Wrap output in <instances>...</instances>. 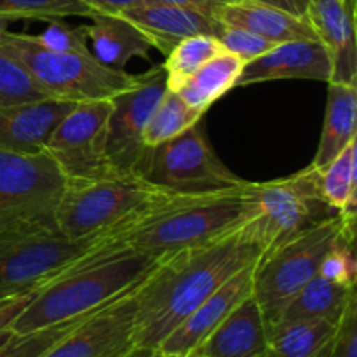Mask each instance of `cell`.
Instances as JSON below:
<instances>
[{
    "label": "cell",
    "mask_w": 357,
    "mask_h": 357,
    "mask_svg": "<svg viewBox=\"0 0 357 357\" xmlns=\"http://www.w3.org/2000/svg\"><path fill=\"white\" fill-rule=\"evenodd\" d=\"M66 178L45 150L20 153L0 149V234L52 229Z\"/></svg>",
    "instance_id": "ba28073f"
},
{
    "label": "cell",
    "mask_w": 357,
    "mask_h": 357,
    "mask_svg": "<svg viewBox=\"0 0 357 357\" xmlns=\"http://www.w3.org/2000/svg\"><path fill=\"white\" fill-rule=\"evenodd\" d=\"M257 264H251L223 282L215 293L208 296L166 340L159 351L171 357L185 356L194 352L208 335L253 293V274Z\"/></svg>",
    "instance_id": "9a60e30c"
},
{
    "label": "cell",
    "mask_w": 357,
    "mask_h": 357,
    "mask_svg": "<svg viewBox=\"0 0 357 357\" xmlns=\"http://www.w3.org/2000/svg\"><path fill=\"white\" fill-rule=\"evenodd\" d=\"M45 98L51 96L33 75L20 61L0 51V108L33 103Z\"/></svg>",
    "instance_id": "f1b7e54d"
},
{
    "label": "cell",
    "mask_w": 357,
    "mask_h": 357,
    "mask_svg": "<svg viewBox=\"0 0 357 357\" xmlns=\"http://www.w3.org/2000/svg\"><path fill=\"white\" fill-rule=\"evenodd\" d=\"M166 91V70L164 65H157L149 72L136 75L135 84L129 89L112 98L105 131V153L112 169L117 173L135 171L136 162L145 150L143 132Z\"/></svg>",
    "instance_id": "8fae6325"
},
{
    "label": "cell",
    "mask_w": 357,
    "mask_h": 357,
    "mask_svg": "<svg viewBox=\"0 0 357 357\" xmlns=\"http://www.w3.org/2000/svg\"><path fill=\"white\" fill-rule=\"evenodd\" d=\"M160 260L121 244H94L82 258L37 289L10 333H30L101 309L131 291Z\"/></svg>",
    "instance_id": "3957f363"
},
{
    "label": "cell",
    "mask_w": 357,
    "mask_h": 357,
    "mask_svg": "<svg viewBox=\"0 0 357 357\" xmlns=\"http://www.w3.org/2000/svg\"><path fill=\"white\" fill-rule=\"evenodd\" d=\"M356 139L349 143L321 173V194L338 215L356 218Z\"/></svg>",
    "instance_id": "484cf974"
},
{
    "label": "cell",
    "mask_w": 357,
    "mask_h": 357,
    "mask_svg": "<svg viewBox=\"0 0 357 357\" xmlns=\"http://www.w3.org/2000/svg\"><path fill=\"white\" fill-rule=\"evenodd\" d=\"M119 357H171L164 352H160L159 349H145V347H131L128 352H124Z\"/></svg>",
    "instance_id": "f35d334b"
},
{
    "label": "cell",
    "mask_w": 357,
    "mask_h": 357,
    "mask_svg": "<svg viewBox=\"0 0 357 357\" xmlns=\"http://www.w3.org/2000/svg\"><path fill=\"white\" fill-rule=\"evenodd\" d=\"M35 293H37V289L26 293V295H21L16 296V298L0 302V342L10 333V328H13L16 317L23 312V309L30 303V300L33 298Z\"/></svg>",
    "instance_id": "e575fe53"
},
{
    "label": "cell",
    "mask_w": 357,
    "mask_h": 357,
    "mask_svg": "<svg viewBox=\"0 0 357 357\" xmlns=\"http://www.w3.org/2000/svg\"><path fill=\"white\" fill-rule=\"evenodd\" d=\"M159 192L136 173L114 171L66 180L56 208V225L68 239H87L115 227Z\"/></svg>",
    "instance_id": "52a82bcc"
},
{
    "label": "cell",
    "mask_w": 357,
    "mask_h": 357,
    "mask_svg": "<svg viewBox=\"0 0 357 357\" xmlns=\"http://www.w3.org/2000/svg\"><path fill=\"white\" fill-rule=\"evenodd\" d=\"M267 349V324L257 300L250 295L194 352L204 357H260Z\"/></svg>",
    "instance_id": "d6986e66"
},
{
    "label": "cell",
    "mask_w": 357,
    "mask_h": 357,
    "mask_svg": "<svg viewBox=\"0 0 357 357\" xmlns=\"http://www.w3.org/2000/svg\"><path fill=\"white\" fill-rule=\"evenodd\" d=\"M357 129V84L328 82L326 112L319 146L312 166L326 167L345 146L356 139Z\"/></svg>",
    "instance_id": "7402d4cb"
},
{
    "label": "cell",
    "mask_w": 357,
    "mask_h": 357,
    "mask_svg": "<svg viewBox=\"0 0 357 357\" xmlns=\"http://www.w3.org/2000/svg\"><path fill=\"white\" fill-rule=\"evenodd\" d=\"M356 0H309L307 20L331 58L330 82L357 84Z\"/></svg>",
    "instance_id": "2e32d148"
},
{
    "label": "cell",
    "mask_w": 357,
    "mask_h": 357,
    "mask_svg": "<svg viewBox=\"0 0 357 357\" xmlns=\"http://www.w3.org/2000/svg\"><path fill=\"white\" fill-rule=\"evenodd\" d=\"M87 316L89 314L30 333H9L0 342V357H42Z\"/></svg>",
    "instance_id": "4dcf8cb0"
},
{
    "label": "cell",
    "mask_w": 357,
    "mask_h": 357,
    "mask_svg": "<svg viewBox=\"0 0 357 357\" xmlns=\"http://www.w3.org/2000/svg\"><path fill=\"white\" fill-rule=\"evenodd\" d=\"M178 357H204V356L197 354V352H188V354H185V356H178Z\"/></svg>",
    "instance_id": "60d3db41"
},
{
    "label": "cell",
    "mask_w": 357,
    "mask_h": 357,
    "mask_svg": "<svg viewBox=\"0 0 357 357\" xmlns=\"http://www.w3.org/2000/svg\"><path fill=\"white\" fill-rule=\"evenodd\" d=\"M356 296V288H347L316 275L293 296L278 323L296 319H328L338 323Z\"/></svg>",
    "instance_id": "cb8c5ba5"
},
{
    "label": "cell",
    "mask_w": 357,
    "mask_h": 357,
    "mask_svg": "<svg viewBox=\"0 0 357 357\" xmlns=\"http://www.w3.org/2000/svg\"><path fill=\"white\" fill-rule=\"evenodd\" d=\"M143 2L171 3V6L188 7V9L199 10V13H204V14H208V16L213 17L220 7L225 6V3H229V2H234V0H143Z\"/></svg>",
    "instance_id": "d590c367"
},
{
    "label": "cell",
    "mask_w": 357,
    "mask_h": 357,
    "mask_svg": "<svg viewBox=\"0 0 357 357\" xmlns=\"http://www.w3.org/2000/svg\"><path fill=\"white\" fill-rule=\"evenodd\" d=\"M75 105V101L45 98L0 108V149L20 153L42 152L58 122Z\"/></svg>",
    "instance_id": "ac0fdd59"
},
{
    "label": "cell",
    "mask_w": 357,
    "mask_h": 357,
    "mask_svg": "<svg viewBox=\"0 0 357 357\" xmlns=\"http://www.w3.org/2000/svg\"><path fill=\"white\" fill-rule=\"evenodd\" d=\"M338 323L328 319H296L268 328L271 357H328Z\"/></svg>",
    "instance_id": "603a6c76"
},
{
    "label": "cell",
    "mask_w": 357,
    "mask_h": 357,
    "mask_svg": "<svg viewBox=\"0 0 357 357\" xmlns=\"http://www.w3.org/2000/svg\"><path fill=\"white\" fill-rule=\"evenodd\" d=\"M255 2L274 6L278 9H282L300 17H307V9H309V0H255Z\"/></svg>",
    "instance_id": "74e56055"
},
{
    "label": "cell",
    "mask_w": 357,
    "mask_h": 357,
    "mask_svg": "<svg viewBox=\"0 0 357 357\" xmlns=\"http://www.w3.org/2000/svg\"><path fill=\"white\" fill-rule=\"evenodd\" d=\"M9 23H13V20L0 14V37H2V35L7 31V28H9Z\"/></svg>",
    "instance_id": "ab89813d"
},
{
    "label": "cell",
    "mask_w": 357,
    "mask_h": 357,
    "mask_svg": "<svg viewBox=\"0 0 357 357\" xmlns=\"http://www.w3.org/2000/svg\"><path fill=\"white\" fill-rule=\"evenodd\" d=\"M216 21L225 26L243 28L267 40L282 44L293 40H317L307 17L295 16L274 6L255 0H234L215 13Z\"/></svg>",
    "instance_id": "ffe728a7"
},
{
    "label": "cell",
    "mask_w": 357,
    "mask_h": 357,
    "mask_svg": "<svg viewBox=\"0 0 357 357\" xmlns=\"http://www.w3.org/2000/svg\"><path fill=\"white\" fill-rule=\"evenodd\" d=\"M356 237L342 234L331 250L324 255L317 275L337 284L356 288L357 260L354 253Z\"/></svg>",
    "instance_id": "1f68e13d"
},
{
    "label": "cell",
    "mask_w": 357,
    "mask_h": 357,
    "mask_svg": "<svg viewBox=\"0 0 357 357\" xmlns=\"http://www.w3.org/2000/svg\"><path fill=\"white\" fill-rule=\"evenodd\" d=\"M260 357H271V356H268V352H265V354L260 356Z\"/></svg>",
    "instance_id": "b9f144b4"
},
{
    "label": "cell",
    "mask_w": 357,
    "mask_h": 357,
    "mask_svg": "<svg viewBox=\"0 0 357 357\" xmlns=\"http://www.w3.org/2000/svg\"><path fill=\"white\" fill-rule=\"evenodd\" d=\"M331 73V58L319 40L282 42L253 61L244 63L236 87L289 79L330 82Z\"/></svg>",
    "instance_id": "5bb4252c"
},
{
    "label": "cell",
    "mask_w": 357,
    "mask_h": 357,
    "mask_svg": "<svg viewBox=\"0 0 357 357\" xmlns=\"http://www.w3.org/2000/svg\"><path fill=\"white\" fill-rule=\"evenodd\" d=\"M110 108V100L77 103L51 132L44 150L54 159L66 180L114 173L105 153Z\"/></svg>",
    "instance_id": "7c38bea8"
},
{
    "label": "cell",
    "mask_w": 357,
    "mask_h": 357,
    "mask_svg": "<svg viewBox=\"0 0 357 357\" xmlns=\"http://www.w3.org/2000/svg\"><path fill=\"white\" fill-rule=\"evenodd\" d=\"M96 14H119L132 6H138L143 0H82Z\"/></svg>",
    "instance_id": "8d00e7d4"
},
{
    "label": "cell",
    "mask_w": 357,
    "mask_h": 357,
    "mask_svg": "<svg viewBox=\"0 0 357 357\" xmlns=\"http://www.w3.org/2000/svg\"><path fill=\"white\" fill-rule=\"evenodd\" d=\"M216 38H218L225 51L236 54L243 63L253 61L258 56L265 54V52L278 45L275 42L267 40L260 35H255L251 31L243 30V28L225 26V24H222Z\"/></svg>",
    "instance_id": "d6a6232c"
},
{
    "label": "cell",
    "mask_w": 357,
    "mask_h": 357,
    "mask_svg": "<svg viewBox=\"0 0 357 357\" xmlns=\"http://www.w3.org/2000/svg\"><path fill=\"white\" fill-rule=\"evenodd\" d=\"M0 51L20 61L51 98L75 101L112 100L129 89L136 75L108 68L98 61L89 47L49 49L35 35L10 33L0 37Z\"/></svg>",
    "instance_id": "277c9868"
},
{
    "label": "cell",
    "mask_w": 357,
    "mask_h": 357,
    "mask_svg": "<svg viewBox=\"0 0 357 357\" xmlns=\"http://www.w3.org/2000/svg\"><path fill=\"white\" fill-rule=\"evenodd\" d=\"M260 257L237 229L160 260L136 288L135 347L159 349L211 293Z\"/></svg>",
    "instance_id": "6da1fadb"
},
{
    "label": "cell",
    "mask_w": 357,
    "mask_h": 357,
    "mask_svg": "<svg viewBox=\"0 0 357 357\" xmlns=\"http://www.w3.org/2000/svg\"><path fill=\"white\" fill-rule=\"evenodd\" d=\"M250 194L253 213L241 230L260 250L261 257L303 230L338 215L324 201L321 173L312 164L291 176L250 183Z\"/></svg>",
    "instance_id": "8992f818"
},
{
    "label": "cell",
    "mask_w": 357,
    "mask_h": 357,
    "mask_svg": "<svg viewBox=\"0 0 357 357\" xmlns=\"http://www.w3.org/2000/svg\"><path fill=\"white\" fill-rule=\"evenodd\" d=\"M244 63L236 54L222 51L201 66L176 91L194 110L206 114L216 100L234 89Z\"/></svg>",
    "instance_id": "d4e9b609"
},
{
    "label": "cell",
    "mask_w": 357,
    "mask_h": 357,
    "mask_svg": "<svg viewBox=\"0 0 357 357\" xmlns=\"http://www.w3.org/2000/svg\"><path fill=\"white\" fill-rule=\"evenodd\" d=\"M0 14L13 21H54L68 16L93 17L96 13L82 0H0Z\"/></svg>",
    "instance_id": "f546056e"
},
{
    "label": "cell",
    "mask_w": 357,
    "mask_h": 357,
    "mask_svg": "<svg viewBox=\"0 0 357 357\" xmlns=\"http://www.w3.org/2000/svg\"><path fill=\"white\" fill-rule=\"evenodd\" d=\"M328 357H357V296L338 321Z\"/></svg>",
    "instance_id": "836d02e7"
},
{
    "label": "cell",
    "mask_w": 357,
    "mask_h": 357,
    "mask_svg": "<svg viewBox=\"0 0 357 357\" xmlns=\"http://www.w3.org/2000/svg\"><path fill=\"white\" fill-rule=\"evenodd\" d=\"M86 24L91 52L108 68L126 70L132 58H149V38L138 26L121 14H94Z\"/></svg>",
    "instance_id": "44dd1931"
},
{
    "label": "cell",
    "mask_w": 357,
    "mask_h": 357,
    "mask_svg": "<svg viewBox=\"0 0 357 357\" xmlns=\"http://www.w3.org/2000/svg\"><path fill=\"white\" fill-rule=\"evenodd\" d=\"M225 49L213 35H194L183 38L167 54L164 70L167 77V89L178 91L204 63L215 58Z\"/></svg>",
    "instance_id": "83f0119b"
},
{
    "label": "cell",
    "mask_w": 357,
    "mask_h": 357,
    "mask_svg": "<svg viewBox=\"0 0 357 357\" xmlns=\"http://www.w3.org/2000/svg\"><path fill=\"white\" fill-rule=\"evenodd\" d=\"M119 14L138 26L149 38L152 47L159 49L166 56L183 38L194 35L218 37L222 28V24L208 14L171 3L143 2Z\"/></svg>",
    "instance_id": "e0dca14e"
},
{
    "label": "cell",
    "mask_w": 357,
    "mask_h": 357,
    "mask_svg": "<svg viewBox=\"0 0 357 357\" xmlns=\"http://www.w3.org/2000/svg\"><path fill=\"white\" fill-rule=\"evenodd\" d=\"M136 288L89 314L42 357H119L135 347Z\"/></svg>",
    "instance_id": "4fadbf2b"
},
{
    "label": "cell",
    "mask_w": 357,
    "mask_h": 357,
    "mask_svg": "<svg viewBox=\"0 0 357 357\" xmlns=\"http://www.w3.org/2000/svg\"><path fill=\"white\" fill-rule=\"evenodd\" d=\"M98 236L72 241L52 229L0 234V302L44 286L94 248Z\"/></svg>",
    "instance_id": "30bf717a"
},
{
    "label": "cell",
    "mask_w": 357,
    "mask_h": 357,
    "mask_svg": "<svg viewBox=\"0 0 357 357\" xmlns=\"http://www.w3.org/2000/svg\"><path fill=\"white\" fill-rule=\"evenodd\" d=\"M202 117L204 114L188 107L187 101L176 91L167 89L146 124L143 132V145L153 146L174 138L202 121Z\"/></svg>",
    "instance_id": "4316f807"
},
{
    "label": "cell",
    "mask_w": 357,
    "mask_h": 357,
    "mask_svg": "<svg viewBox=\"0 0 357 357\" xmlns=\"http://www.w3.org/2000/svg\"><path fill=\"white\" fill-rule=\"evenodd\" d=\"M132 173L160 190L176 194L222 190L246 181L216 155L201 121L174 138L145 146Z\"/></svg>",
    "instance_id": "9c48e42d"
},
{
    "label": "cell",
    "mask_w": 357,
    "mask_h": 357,
    "mask_svg": "<svg viewBox=\"0 0 357 357\" xmlns=\"http://www.w3.org/2000/svg\"><path fill=\"white\" fill-rule=\"evenodd\" d=\"M342 234L356 237V218L337 215L324 220L257 261L251 295L264 314L267 330L278 323L293 296L316 278L324 255Z\"/></svg>",
    "instance_id": "5b68a950"
},
{
    "label": "cell",
    "mask_w": 357,
    "mask_h": 357,
    "mask_svg": "<svg viewBox=\"0 0 357 357\" xmlns=\"http://www.w3.org/2000/svg\"><path fill=\"white\" fill-rule=\"evenodd\" d=\"M251 213L250 181L211 192L162 190L128 218L101 232L98 244H121L164 260L241 229Z\"/></svg>",
    "instance_id": "7a4b0ae2"
}]
</instances>
